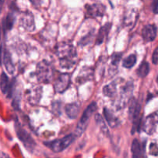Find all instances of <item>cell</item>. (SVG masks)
Wrapping results in <instances>:
<instances>
[{"instance_id": "f1b7e54d", "label": "cell", "mask_w": 158, "mask_h": 158, "mask_svg": "<svg viewBox=\"0 0 158 158\" xmlns=\"http://www.w3.org/2000/svg\"><path fill=\"white\" fill-rule=\"evenodd\" d=\"M152 62L154 65L157 64L158 62V49L156 48L154 51V53L152 55Z\"/></svg>"}, {"instance_id": "277c9868", "label": "cell", "mask_w": 158, "mask_h": 158, "mask_svg": "<svg viewBox=\"0 0 158 158\" xmlns=\"http://www.w3.org/2000/svg\"><path fill=\"white\" fill-rule=\"evenodd\" d=\"M76 138H77V137H76L75 134H71L63 137V138L58 139V140H53V141L48 142V143H45V144L48 148H50L53 152L60 153L66 150L71 143H73Z\"/></svg>"}, {"instance_id": "f546056e", "label": "cell", "mask_w": 158, "mask_h": 158, "mask_svg": "<svg viewBox=\"0 0 158 158\" xmlns=\"http://www.w3.org/2000/svg\"><path fill=\"white\" fill-rule=\"evenodd\" d=\"M152 9H153V12H154L155 14L157 13V9H158V3H157V0H154L152 4Z\"/></svg>"}, {"instance_id": "83f0119b", "label": "cell", "mask_w": 158, "mask_h": 158, "mask_svg": "<svg viewBox=\"0 0 158 158\" xmlns=\"http://www.w3.org/2000/svg\"><path fill=\"white\" fill-rule=\"evenodd\" d=\"M150 154L154 156H157V146L156 143H151L150 146Z\"/></svg>"}, {"instance_id": "d6a6232c", "label": "cell", "mask_w": 158, "mask_h": 158, "mask_svg": "<svg viewBox=\"0 0 158 158\" xmlns=\"http://www.w3.org/2000/svg\"><path fill=\"white\" fill-rule=\"evenodd\" d=\"M3 3H4V0H0V12H1L2 9Z\"/></svg>"}, {"instance_id": "ffe728a7", "label": "cell", "mask_w": 158, "mask_h": 158, "mask_svg": "<svg viewBox=\"0 0 158 158\" xmlns=\"http://www.w3.org/2000/svg\"><path fill=\"white\" fill-rule=\"evenodd\" d=\"M0 89L4 94H6L9 91V77L5 73H2L0 77Z\"/></svg>"}, {"instance_id": "7c38bea8", "label": "cell", "mask_w": 158, "mask_h": 158, "mask_svg": "<svg viewBox=\"0 0 158 158\" xmlns=\"http://www.w3.org/2000/svg\"><path fill=\"white\" fill-rule=\"evenodd\" d=\"M142 37L145 42H152L157 37V26L155 25H147L142 29Z\"/></svg>"}, {"instance_id": "6da1fadb", "label": "cell", "mask_w": 158, "mask_h": 158, "mask_svg": "<svg viewBox=\"0 0 158 158\" xmlns=\"http://www.w3.org/2000/svg\"><path fill=\"white\" fill-rule=\"evenodd\" d=\"M56 55L58 57L62 68L71 69L77 63V51L74 46L69 43L63 42L59 43L56 47Z\"/></svg>"}, {"instance_id": "44dd1931", "label": "cell", "mask_w": 158, "mask_h": 158, "mask_svg": "<svg viewBox=\"0 0 158 158\" xmlns=\"http://www.w3.org/2000/svg\"><path fill=\"white\" fill-rule=\"evenodd\" d=\"M95 120H96V123H97V124L98 125V127H100V131L103 132V134H104L105 135H107V136L109 135L110 134L109 130H108L106 123H105L104 120H103V118L102 117V116L99 114H96Z\"/></svg>"}, {"instance_id": "d6986e66", "label": "cell", "mask_w": 158, "mask_h": 158, "mask_svg": "<svg viewBox=\"0 0 158 158\" xmlns=\"http://www.w3.org/2000/svg\"><path fill=\"white\" fill-rule=\"evenodd\" d=\"M3 64H4L8 73L11 74L13 73L14 71H15V67H14V64L12 63L10 54L7 50H5L3 52Z\"/></svg>"}, {"instance_id": "5bb4252c", "label": "cell", "mask_w": 158, "mask_h": 158, "mask_svg": "<svg viewBox=\"0 0 158 158\" xmlns=\"http://www.w3.org/2000/svg\"><path fill=\"white\" fill-rule=\"evenodd\" d=\"M103 114H104V117L106 118V121H107L108 124L110 127L112 128H116L118 126H120V121L119 120V119L116 117L114 114V113L110 110L107 109V108H104V110H103Z\"/></svg>"}, {"instance_id": "2e32d148", "label": "cell", "mask_w": 158, "mask_h": 158, "mask_svg": "<svg viewBox=\"0 0 158 158\" xmlns=\"http://www.w3.org/2000/svg\"><path fill=\"white\" fill-rule=\"evenodd\" d=\"M118 83L119 80L114 81L110 83V84L106 85V86L103 87V93L105 96L110 98H114L117 96V89H118Z\"/></svg>"}, {"instance_id": "e0dca14e", "label": "cell", "mask_w": 158, "mask_h": 158, "mask_svg": "<svg viewBox=\"0 0 158 158\" xmlns=\"http://www.w3.org/2000/svg\"><path fill=\"white\" fill-rule=\"evenodd\" d=\"M110 28L111 24L109 23L105 24L104 26H102V27L100 28L98 33H97V40H96V43H97V45H100L103 43V41H104L105 39L106 38L108 33H109Z\"/></svg>"}, {"instance_id": "603a6c76", "label": "cell", "mask_w": 158, "mask_h": 158, "mask_svg": "<svg viewBox=\"0 0 158 158\" xmlns=\"http://www.w3.org/2000/svg\"><path fill=\"white\" fill-rule=\"evenodd\" d=\"M137 63V56L135 54H131L123 61V66L125 68H132Z\"/></svg>"}, {"instance_id": "9a60e30c", "label": "cell", "mask_w": 158, "mask_h": 158, "mask_svg": "<svg viewBox=\"0 0 158 158\" xmlns=\"http://www.w3.org/2000/svg\"><path fill=\"white\" fill-rule=\"evenodd\" d=\"M28 100L32 105H35L40 102L42 95V89L40 87H35L28 90Z\"/></svg>"}, {"instance_id": "4fadbf2b", "label": "cell", "mask_w": 158, "mask_h": 158, "mask_svg": "<svg viewBox=\"0 0 158 158\" xmlns=\"http://www.w3.org/2000/svg\"><path fill=\"white\" fill-rule=\"evenodd\" d=\"M131 151H132L133 158H146L144 145L142 147L139 140L137 139L133 140L132 145H131Z\"/></svg>"}, {"instance_id": "8992f818", "label": "cell", "mask_w": 158, "mask_h": 158, "mask_svg": "<svg viewBox=\"0 0 158 158\" xmlns=\"http://www.w3.org/2000/svg\"><path fill=\"white\" fill-rule=\"evenodd\" d=\"M15 131H16L19 139L23 142L24 146L26 148V149L28 151H32L34 149V148H35V143L33 139H32V137L30 136V134L26 130L22 128L19 125H17L15 127Z\"/></svg>"}, {"instance_id": "d4e9b609", "label": "cell", "mask_w": 158, "mask_h": 158, "mask_svg": "<svg viewBox=\"0 0 158 158\" xmlns=\"http://www.w3.org/2000/svg\"><path fill=\"white\" fill-rule=\"evenodd\" d=\"M14 24V17L12 14H9L5 19H3V30H10Z\"/></svg>"}, {"instance_id": "4316f807", "label": "cell", "mask_w": 158, "mask_h": 158, "mask_svg": "<svg viewBox=\"0 0 158 158\" xmlns=\"http://www.w3.org/2000/svg\"><path fill=\"white\" fill-rule=\"evenodd\" d=\"M122 57V53H114L113 54L112 57H111V63L112 65L115 66L117 67V66L118 65L119 62L121 60Z\"/></svg>"}, {"instance_id": "8fae6325", "label": "cell", "mask_w": 158, "mask_h": 158, "mask_svg": "<svg viewBox=\"0 0 158 158\" xmlns=\"http://www.w3.org/2000/svg\"><path fill=\"white\" fill-rule=\"evenodd\" d=\"M139 13L137 9H131L128 10L124 15L123 20V24L125 27L132 29L134 27L137 19H138Z\"/></svg>"}, {"instance_id": "3957f363", "label": "cell", "mask_w": 158, "mask_h": 158, "mask_svg": "<svg viewBox=\"0 0 158 158\" xmlns=\"http://www.w3.org/2000/svg\"><path fill=\"white\" fill-rule=\"evenodd\" d=\"M53 75V69L52 66L46 60L38 63L35 70V76L37 80L40 83H49L52 80Z\"/></svg>"}, {"instance_id": "4dcf8cb0", "label": "cell", "mask_w": 158, "mask_h": 158, "mask_svg": "<svg viewBox=\"0 0 158 158\" xmlns=\"http://www.w3.org/2000/svg\"><path fill=\"white\" fill-rule=\"evenodd\" d=\"M30 2L34 5V6H40V0H30Z\"/></svg>"}, {"instance_id": "9c48e42d", "label": "cell", "mask_w": 158, "mask_h": 158, "mask_svg": "<svg viewBox=\"0 0 158 158\" xmlns=\"http://www.w3.org/2000/svg\"><path fill=\"white\" fill-rule=\"evenodd\" d=\"M20 26L27 32H32L35 29V21L33 15L30 12H25L20 17Z\"/></svg>"}, {"instance_id": "5b68a950", "label": "cell", "mask_w": 158, "mask_h": 158, "mask_svg": "<svg viewBox=\"0 0 158 158\" xmlns=\"http://www.w3.org/2000/svg\"><path fill=\"white\" fill-rule=\"evenodd\" d=\"M97 108V105L95 102H93L92 103L89 105V106L86 107V109L85 110L84 113L83 114V116L80 118V122L77 124V131H76V137H80L82 134H83V132L86 130V127H87L88 121H89V118L91 117V116L94 114V112L96 111Z\"/></svg>"}, {"instance_id": "cb8c5ba5", "label": "cell", "mask_w": 158, "mask_h": 158, "mask_svg": "<svg viewBox=\"0 0 158 158\" xmlns=\"http://www.w3.org/2000/svg\"><path fill=\"white\" fill-rule=\"evenodd\" d=\"M93 71L91 69H85L84 72H81L80 77H77V80L80 81V83H83L87 80H91V77L93 76Z\"/></svg>"}, {"instance_id": "ba28073f", "label": "cell", "mask_w": 158, "mask_h": 158, "mask_svg": "<svg viewBox=\"0 0 158 158\" xmlns=\"http://www.w3.org/2000/svg\"><path fill=\"white\" fill-rule=\"evenodd\" d=\"M71 81L69 73H62L57 77L54 83V89L56 93H63L68 89Z\"/></svg>"}, {"instance_id": "30bf717a", "label": "cell", "mask_w": 158, "mask_h": 158, "mask_svg": "<svg viewBox=\"0 0 158 158\" xmlns=\"http://www.w3.org/2000/svg\"><path fill=\"white\" fill-rule=\"evenodd\" d=\"M106 8L103 4L95 3V4L88 5L86 6V16L89 18H97L103 16Z\"/></svg>"}, {"instance_id": "484cf974", "label": "cell", "mask_w": 158, "mask_h": 158, "mask_svg": "<svg viewBox=\"0 0 158 158\" xmlns=\"http://www.w3.org/2000/svg\"><path fill=\"white\" fill-rule=\"evenodd\" d=\"M93 37H94V34H93V32H89L88 35H86V36L83 37V38L80 40V46H86V45H87L88 43H90Z\"/></svg>"}, {"instance_id": "836d02e7", "label": "cell", "mask_w": 158, "mask_h": 158, "mask_svg": "<svg viewBox=\"0 0 158 158\" xmlns=\"http://www.w3.org/2000/svg\"><path fill=\"white\" fill-rule=\"evenodd\" d=\"M0 40H1V29H0Z\"/></svg>"}, {"instance_id": "ac0fdd59", "label": "cell", "mask_w": 158, "mask_h": 158, "mask_svg": "<svg viewBox=\"0 0 158 158\" xmlns=\"http://www.w3.org/2000/svg\"><path fill=\"white\" fill-rule=\"evenodd\" d=\"M66 115L70 119H76L80 112V106L77 103H69L65 108Z\"/></svg>"}, {"instance_id": "52a82bcc", "label": "cell", "mask_w": 158, "mask_h": 158, "mask_svg": "<svg viewBox=\"0 0 158 158\" xmlns=\"http://www.w3.org/2000/svg\"><path fill=\"white\" fill-rule=\"evenodd\" d=\"M157 120L158 117L157 112H154V114H150L148 117H147L144 122L142 124L143 131L145 133H147L148 135H152L156 131V129H157Z\"/></svg>"}, {"instance_id": "1f68e13d", "label": "cell", "mask_w": 158, "mask_h": 158, "mask_svg": "<svg viewBox=\"0 0 158 158\" xmlns=\"http://www.w3.org/2000/svg\"><path fill=\"white\" fill-rule=\"evenodd\" d=\"M0 158H11L9 157V155H8L7 154H6V153H1V155H0Z\"/></svg>"}, {"instance_id": "7402d4cb", "label": "cell", "mask_w": 158, "mask_h": 158, "mask_svg": "<svg viewBox=\"0 0 158 158\" xmlns=\"http://www.w3.org/2000/svg\"><path fill=\"white\" fill-rule=\"evenodd\" d=\"M150 72V65L148 62H143L137 69V75L141 78H144Z\"/></svg>"}, {"instance_id": "7a4b0ae2", "label": "cell", "mask_w": 158, "mask_h": 158, "mask_svg": "<svg viewBox=\"0 0 158 158\" xmlns=\"http://www.w3.org/2000/svg\"><path fill=\"white\" fill-rule=\"evenodd\" d=\"M140 110L141 105L138 100L135 98H131L130 100L129 106V116L133 122L132 134L136 131H140L141 125V117H140Z\"/></svg>"}]
</instances>
